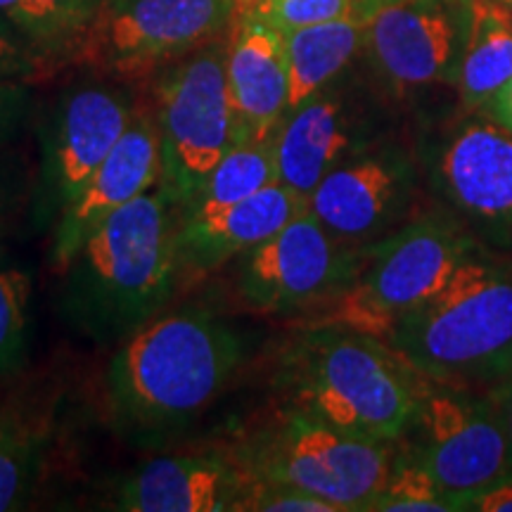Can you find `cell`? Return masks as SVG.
Returning a JSON list of instances; mask_svg holds the SVG:
<instances>
[{
  "label": "cell",
  "instance_id": "cell-1",
  "mask_svg": "<svg viewBox=\"0 0 512 512\" xmlns=\"http://www.w3.org/2000/svg\"><path fill=\"white\" fill-rule=\"evenodd\" d=\"M178 226L162 181L102 221L64 268L62 309L74 328L112 344L159 316L183 268Z\"/></svg>",
  "mask_w": 512,
  "mask_h": 512
},
{
  "label": "cell",
  "instance_id": "cell-2",
  "mask_svg": "<svg viewBox=\"0 0 512 512\" xmlns=\"http://www.w3.org/2000/svg\"><path fill=\"white\" fill-rule=\"evenodd\" d=\"M245 339L202 306L147 320L121 339L107 368V396L121 425L159 432L197 415L245 361Z\"/></svg>",
  "mask_w": 512,
  "mask_h": 512
},
{
  "label": "cell",
  "instance_id": "cell-3",
  "mask_svg": "<svg viewBox=\"0 0 512 512\" xmlns=\"http://www.w3.org/2000/svg\"><path fill=\"white\" fill-rule=\"evenodd\" d=\"M413 375L384 339L337 323L306 330L285 358L297 408L382 444L418 420L422 396Z\"/></svg>",
  "mask_w": 512,
  "mask_h": 512
},
{
  "label": "cell",
  "instance_id": "cell-4",
  "mask_svg": "<svg viewBox=\"0 0 512 512\" xmlns=\"http://www.w3.org/2000/svg\"><path fill=\"white\" fill-rule=\"evenodd\" d=\"M384 342L415 373L439 382L505 373L512 368V273L470 256Z\"/></svg>",
  "mask_w": 512,
  "mask_h": 512
},
{
  "label": "cell",
  "instance_id": "cell-5",
  "mask_svg": "<svg viewBox=\"0 0 512 512\" xmlns=\"http://www.w3.org/2000/svg\"><path fill=\"white\" fill-rule=\"evenodd\" d=\"M226 55L228 31L166 64L155 76L150 110L159 131L162 185L178 214L195 200L216 162L240 143Z\"/></svg>",
  "mask_w": 512,
  "mask_h": 512
},
{
  "label": "cell",
  "instance_id": "cell-6",
  "mask_svg": "<svg viewBox=\"0 0 512 512\" xmlns=\"http://www.w3.org/2000/svg\"><path fill=\"white\" fill-rule=\"evenodd\" d=\"M238 0H98L64 41L62 60L138 79L223 36Z\"/></svg>",
  "mask_w": 512,
  "mask_h": 512
},
{
  "label": "cell",
  "instance_id": "cell-7",
  "mask_svg": "<svg viewBox=\"0 0 512 512\" xmlns=\"http://www.w3.org/2000/svg\"><path fill=\"white\" fill-rule=\"evenodd\" d=\"M240 463L261 482L290 484L339 512H370L392 475L382 441L344 432L292 408L240 451Z\"/></svg>",
  "mask_w": 512,
  "mask_h": 512
},
{
  "label": "cell",
  "instance_id": "cell-8",
  "mask_svg": "<svg viewBox=\"0 0 512 512\" xmlns=\"http://www.w3.org/2000/svg\"><path fill=\"white\" fill-rule=\"evenodd\" d=\"M470 240L456 223L422 216L366 247L363 264L335 294L323 323L347 325L387 339L415 306L437 294L470 259Z\"/></svg>",
  "mask_w": 512,
  "mask_h": 512
},
{
  "label": "cell",
  "instance_id": "cell-9",
  "mask_svg": "<svg viewBox=\"0 0 512 512\" xmlns=\"http://www.w3.org/2000/svg\"><path fill=\"white\" fill-rule=\"evenodd\" d=\"M366 247L332 238L309 209L249 249L240 273V297L261 313L304 309L347 287L363 264Z\"/></svg>",
  "mask_w": 512,
  "mask_h": 512
},
{
  "label": "cell",
  "instance_id": "cell-10",
  "mask_svg": "<svg viewBox=\"0 0 512 512\" xmlns=\"http://www.w3.org/2000/svg\"><path fill=\"white\" fill-rule=\"evenodd\" d=\"M422 451L415 458L430 472L456 510H470L486 489L512 475L503 418L486 403L458 394L420 399Z\"/></svg>",
  "mask_w": 512,
  "mask_h": 512
},
{
  "label": "cell",
  "instance_id": "cell-11",
  "mask_svg": "<svg viewBox=\"0 0 512 512\" xmlns=\"http://www.w3.org/2000/svg\"><path fill=\"white\" fill-rule=\"evenodd\" d=\"M463 46V24L446 0H396L366 17L363 48L396 91L451 81Z\"/></svg>",
  "mask_w": 512,
  "mask_h": 512
},
{
  "label": "cell",
  "instance_id": "cell-12",
  "mask_svg": "<svg viewBox=\"0 0 512 512\" xmlns=\"http://www.w3.org/2000/svg\"><path fill=\"white\" fill-rule=\"evenodd\" d=\"M411 188V162L399 150L366 147L318 183L309 197V211L342 245L368 247L394 226Z\"/></svg>",
  "mask_w": 512,
  "mask_h": 512
},
{
  "label": "cell",
  "instance_id": "cell-13",
  "mask_svg": "<svg viewBox=\"0 0 512 512\" xmlns=\"http://www.w3.org/2000/svg\"><path fill=\"white\" fill-rule=\"evenodd\" d=\"M136 107L126 88L107 81H83L62 93L43 176L55 211L62 214L105 162L131 124Z\"/></svg>",
  "mask_w": 512,
  "mask_h": 512
},
{
  "label": "cell",
  "instance_id": "cell-14",
  "mask_svg": "<svg viewBox=\"0 0 512 512\" xmlns=\"http://www.w3.org/2000/svg\"><path fill=\"white\" fill-rule=\"evenodd\" d=\"M162 181V150L152 110L136 107L131 124L83 190L57 216L53 261L67 268L102 221Z\"/></svg>",
  "mask_w": 512,
  "mask_h": 512
},
{
  "label": "cell",
  "instance_id": "cell-15",
  "mask_svg": "<svg viewBox=\"0 0 512 512\" xmlns=\"http://www.w3.org/2000/svg\"><path fill=\"white\" fill-rule=\"evenodd\" d=\"M254 477L221 453H185L147 460L121 482L117 510L245 512Z\"/></svg>",
  "mask_w": 512,
  "mask_h": 512
},
{
  "label": "cell",
  "instance_id": "cell-16",
  "mask_svg": "<svg viewBox=\"0 0 512 512\" xmlns=\"http://www.w3.org/2000/svg\"><path fill=\"white\" fill-rule=\"evenodd\" d=\"M226 74L240 143L275 140L290 100L283 31L235 10L228 27Z\"/></svg>",
  "mask_w": 512,
  "mask_h": 512
},
{
  "label": "cell",
  "instance_id": "cell-17",
  "mask_svg": "<svg viewBox=\"0 0 512 512\" xmlns=\"http://www.w3.org/2000/svg\"><path fill=\"white\" fill-rule=\"evenodd\" d=\"M366 147L347 100L328 86L287 114L275 136L280 183L309 200L335 166Z\"/></svg>",
  "mask_w": 512,
  "mask_h": 512
},
{
  "label": "cell",
  "instance_id": "cell-18",
  "mask_svg": "<svg viewBox=\"0 0 512 512\" xmlns=\"http://www.w3.org/2000/svg\"><path fill=\"white\" fill-rule=\"evenodd\" d=\"M448 200L472 219L512 228V131L496 124H470L448 140L439 162Z\"/></svg>",
  "mask_w": 512,
  "mask_h": 512
},
{
  "label": "cell",
  "instance_id": "cell-19",
  "mask_svg": "<svg viewBox=\"0 0 512 512\" xmlns=\"http://www.w3.org/2000/svg\"><path fill=\"white\" fill-rule=\"evenodd\" d=\"M309 209V200L285 183H273L209 219H181L178 256L192 271H214L280 233Z\"/></svg>",
  "mask_w": 512,
  "mask_h": 512
},
{
  "label": "cell",
  "instance_id": "cell-20",
  "mask_svg": "<svg viewBox=\"0 0 512 512\" xmlns=\"http://www.w3.org/2000/svg\"><path fill=\"white\" fill-rule=\"evenodd\" d=\"M287 74H290V100L287 114L330 86L347 69L354 55L363 48L366 19L344 17L335 22L287 31Z\"/></svg>",
  "mask_w": 512,
  "mask_h": 512
},
{
  "label": "cell",
  "instance_id": "cell-21",
  "mask_svg": "<svg viewBox=\"0 0 512 512\" xmlns=\"http://www.w3.org/2000/svg\"><path fill=\"white\" fill-rule=\"evenodd\" d=\"M512 79V17L498 0H472L470 24L460 55L458 86L465 107H482L494 100Z\"/></svg>",
  "mask_w": 512,
  "mask_h": 512
},
{
  "label": "cell",
  "instance_id": "cell-22",
  "mask_svg": "<svg viewBox=\"0 0 512 512\" xmlns=\"http://www.w3.org/2000/svg\"><path fill=\"white\" fill-rule=\"evenodd\" d=\"M278 181L275 140L238 143L209 171L195 200L181 211V219H209Z\"/></svg>",
  "mask_w": 512,
  "mask_h": 512
},
{
  "label": "cell",
  "instance_id": "cell-23",
  "mask_svg": "<svg viewBox=\"0 0 512 512\" xmlns=\"http://www.w3.org/2000/svg\"><path fill=\"white\" fill-rule=\"evenodd\" d=\"M31 275L24 268H0V375L22 366L29 337Z\"/></svg>",
  "mask_w": 512,
  "mask_h": 512
},
{
  "label": "cell",
  "instance_id": "cell-24",
  "mask_svg": "<svg viewBox=\"0 0 512 512\" xmlns=\"http://www.w3.org/2000/svg\"><path fill=\"white\" fill-rule=\"evenodd\" d=\"M38 441L27 427L0 413V512L27 501L38 465Z\"/></svg>",
  "mask_w": 512,
  "mask_h": 512
},
{
  "label": "cell",
  "instance_id": "cell-25",
  "mask_svg": "<svg viewBox=\"0 0 512 512\" xmlns=\"http://www.w3.org/2000/svg\"><path fill=\"white\" fill-rule=\"evenodd\" d=\"M377 512H456L418 460L394 465L387 486L373 503Z\"/></svg>",
  "mask_w": 512,
  "mask_h": 512
},
{
  "label": "cell",
  "instance_id": "cell-26",
  "mask_svg": "<svg viewBox=\"0 0 512 512\" xmlns=\"http://www.w3.org/2000/svg\"><path fill=\"white\" fill-rule=\"evenodd\" d=\"M238 10L264 19L266 24L287 34L313 24L354 17L358 15V0H238Z\"/></svg>",
  "mask_w": 512,
  "mask_h": 512
},
{
  "label": "cell",
  "instance_id": "cell-27",
  "mask_svg": "<svg viewBox=\"0 0 512 512\" xmlns=\"http://www.w3.org/2000/svg\"><path fill=\"white\" fill-rule=\"evenodd\" d=\"M57 55L15 19L0 12V81H29L50 69Z\"/></svg>",
  "mask_w": 512,
  "mask_h": 512
},
{
  "label": "cell",
  "instance_id": "cell-28",
  "mask_svg": "<svg viewBox=\"0 0 512 512\" xmlns=\"http://www.w3.org/2000/svg\"><path fill=\"white\" fill-rule=\"evenodd\" d=\"M0 12L22 24L43 43H48L60 57L64 41L76 29L72 17L64 15L50 0H0Z\"/></svg>",
  "mask_w": 512,
  "mask_h": 512
},
{
  "label": "cell",
  "instance_id": "cell-29",
  "mask_svg": "<svg viewBox=\"0 0 512 512\" xmlns=\"http://www.w3.org/2000/svg\"><path fill=\"white\" fill-rule=\"evenodd\" d=\"M245 512H339V510L332 503L309 494V491L297 489V486L254 479Z\"/></svg>",
  "mask_w": 512,
  "mask_h": 512
},
{
  "label": "cell",
  "instance_id": "cell-30",
  "mask_svg": "<svg viewBox=\"0 0 512 512\" xmlns=\"http://www.w3.org/2000/svg\"><path fill=\"white\" fill-rule=\"evenodd\" d=\"M29 105V91L24 81H0V140L10 136Z\"/></svg>",
  "mask_w": 512,
  "mask_h": 512
},
{
  "label": "cell",
  "instance_id": "cell-31",
  "mask_svg": "<svg viewBox=\"0 0 512 512\" xmlns=\"http://www.w3.org/2000/svg\"><path fill=\"white\" fill-rule=\"evenodd\" d=\"M470 510L477 512H512V477H505L503 482H498L486 489L484 494H479L472 503Z\"/></svg>",
  "mask_w": 512,
  "mask_h": 512
},
{
  "label": "cell",
  "instance_id": "cell-32",
  "mask_svg": "<svg viewBox=\"0 0 512 512\" xmlns=\"http://www.w3.org/2000/svg\"><path fill=\"white\" fill-rule=\"evenodd\" d=\"M489 105H491V114H494L498 124L512 131V79L494 95V100H491Z\"/></svg>",
  "mask_w": 512,
  "mask_h": 512
},
{
  "label": "cell",
  "instance_id": "cell-33",
  "mask_svg": "<svg viewBox=\"0 0 512 512\" xmlns=\"http://www.w3.org/2000/svg\"><path fill=\"white\" fill-rule=\"evenodd\" d=\"M389 3H396V0H358V15L366 19L370 12H375L377 8H382V5H389Z\"/></svg>",
  "mask_w": 512,
  "mask_h": 512
},
{
  "label": "cell",
  "instance_id": "cell-34",
  "mask_svg": "<svg viewBox=\"0 0 512 512\" xmlns=\"http://www.w3.org/2000/svg\"><path fill=\"white\" fill-rule=\"evenodd\" d=\"M505 432H508V444H510V465H512V394L508 399V406H505Z\"/></svg>",
  "mask_w": 512,
  "mask_h": 512
},
{
  "label": "cell",
  "instance_id": "cell-35",
  "mask_svg": "<svg viewBox=\"0 0 512 512\" xmlns=\"http://www.w3.org/2000/svg\"><path fill=\"white\" fill-rule=\"evenodd\" d=\"M498 3H503L505 8H510V10H512V0H498Z\"/></svg>",
  "mask_w": 512,
  "mask_h": 512
}]
</instances>
